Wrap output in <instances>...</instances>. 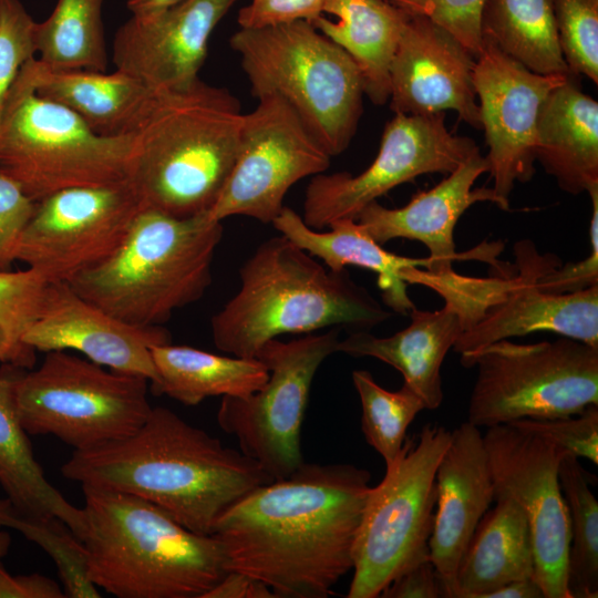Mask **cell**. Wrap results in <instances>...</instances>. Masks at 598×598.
Masks as SVG:
<instances>
[{
    "mask_svg": "<svg viewBox=\"0 0 598 598\" xmlns=\"http://www.w3.org/2000/svg\"><path fill=\"white\" fill-rule=\"evenodd\" d=\"M481 31L532 72L575 75L561 53L553 0H485Z\"/></svg>",
    "mask_w": 598,
    "mask_h": 598,
    "instance_id": "obj_32",
    "label": "cell"
},
{
    "mask_svg": "<svg viewBox=\"0 0 598 598\" xmlns=\"http://www.w3.org/2000/svg\"><path fill=\"white\" fill-rule=\"evenodd\" d=\"M409 14L429 18L454 35L474 56L481 50L485 0H390Z\"/></svg>",
    "mask_w": 598,
    "mask_h": 598,
    "instance_id": "obj_41",
    "label": "cell"
},
{
    "mask_svg": "<svg viewBox=\"0 0 598 598\" xmlns=\"http://www.w3.org/2000/svg\"><path fill=\"white\" fill-rule=\"evenodd\" d=\"M61 472L82 486L146 499L199 535H213L226 509L274 481L240 450L164 406L124 439L74 451Z\"/></svg>",
    "mask_w": 598,
    "mask_h": 598,
    "instance_id": "obj_2",
    "label": "cell"
},
{
    "mask_svg": "<svg viewBox=\"0 0 598 598\" xmlns=\"http://www.w3.org/2000/svg\"><path fill=\"white\" fill-rule=\"evenodd\" d=\"M411 323L389 337L369 331H352L339 340L337 352L351 357L375 358L403 375V384L416 393L425 409L435 410L443 401L441 367L465 324L461 313L448 302L435 311H410Z\"/></svg>",
    "mask_w": 598,
    "mask_h": 598,
    "instance_id": "obj_24",
    "label": "cell"
},
{
    "mask_svg": "<svg viewBox=\"0 0 598 598\" xmlns=\"http://www.w3.org/2000/svg\"><path fill=\"white\" fill-rule=\"evenodd\" d=\"M352 382L361 403V430L365 441L382 456L385 466H390L403 452L409 425L425 405L406 385L398 391L385 390L367 370H354Z\"/></svg>",
    "mask_w": 598,
    "mask_h": 598,
    "instance_id": "obj_35",
    "label": "cell"
},
{
    "mask_svg": "<svg viewBox=\"0 0 598 598\" xmlns=\"http://www.w3.org/2000/svg\"><path fill=\"white\" fill-rule=\"evenodd\" d=\"M483 440L494 498L513 499L528 520L534 578L545 598H570L567 587L570 517L558 477L565 452L540 435L513 424L488 427Z\"/></svg>",
    "mask_w": 598,
    "mask_h": 598,
    "instance_id": "obj_16",
    "label": "cell"
},
{
    "mask_svg": "<svg viewBox=\"0 0 598 598\" xmlns=\"http://www.w3.org/2000/svg\"><path fill=\"white\" fill-rule=\"evenodd\" d=\"M382 598H446L444 586L430 557L414 564L390 585Z\"/></svg>",
    "mask_w": 598,
    "mask_h": 598,
    "instance_id": "obj_45",
    "label": "cell"
},
{
    "mask_svg": "<svg viewBox=\"0 0 598 598\" xmlns=\"http://www.w3.org/2000/svg\"><path fill=\"white\" fill-rule=\"evenodd\" d=\"M436 507L429 542L430 559L455 598L456 573L465 548L494 502L488 457L480 427L464 422L451 432L436 468Z\"/></svg>",
    "mask_w": 598,
    "mask_h": 598,
    "instance_id": "obj_23",
    "label": "cell"
},
{
    "mask_svg": "<svg viewBox=\"0 0 598 598\" xmlns=\"http://www.w3.org/2000/svg\"><path fill=\"white\" fill-rule=\"evenodd\" d=\"M35 48L50 69L105 72L103 0H58L49 18L35 23Z\"/></svg>",
    "mask_w": 598,
    "mask_h": 598,
    "instance_id": "obj_33",
    "label": "cell"
},
{
    "mask_svg": "<svg viewBox=\"0 0 598 598\" xmlns=\"http://www.w3.org/2000/svg\"><path fill=\"white\" fill-rule=\"evenodd\" d=\"M460 357L463 367L477 368L467 408L476 427L567 417L598 405V347L582 341L504 339Z\"/></svg>",
    "mask_w": 598,
    "mask_h": 598,
    "instance_id": "obj_9",
    "label": "cell"
},
{
    "mask_svg": "<svg viewBox=\"0 0 598 598\" xmlns=\"http://www.w3.org/2000/svg\"><path fill=\"white\" fill-rule=\"evenodd\" d=\"M563 56L570 72L598 83V0H553Z\"/></svg>",
    "mask_w": 598,
    "mask_h": 598,
    "instance_id": "obj_38",
    "label": "cell"
},
{
    "mask_svg": "<svg viewBox=\"0 0 598 598\" xmlns=\"http://www.w3.org/2000/svg\"><path fill=\"white\" fill-rule=\"evenodd\" d=\"M330 158L289 104L276 95L262 96L244 113L234 166L207 215L216 221L240 215L272 223L288 190L324 173Z\"/></svg>",
    "mask_w": 598,
    "mask_h": 598,
    "instance_id": "obj_14",
    "label": "cell"
},
{
    "mask_svg": "<svg viewBox=\"0 0 598 598\" xmlns=\"http://www.w3.org/2000/svg\"><path fill=\"white\" fill-rule=\"evenodd\" d=\"M251 94L281 97L332 157L352 141L362 114L361 73L311 22L239 28L229 39Z\"/></svg>",
    "mask_w": 598,
    "mask_h": 598,
    "instance_id": "obj_7",
    "label": "cell"
},
{
    "mask_svg": "<svg viewBox=\"0 0 598 598\" xmlns=\"http://www.w3.org/2000/svg\"><path fill=\"white\" fill-rule=\"evenodd\" d=\"M569 75L545 99L536 127V161L566 193L598 186V103Z\"/></svg>",
    "mask_w": 598,
    "mask_h": 598,
    "instance_id": "obj_25",
    "label": "cell"
},
{
    "mask_svg": "<svg viewBox=\"0 0 598 598\" xmlns=\"http://www.w3.org/2000/svg\"><path fill=\"white\" fill-rule=\"evenodd\" d=\"M183 0H127L126 7L133 17H150L157 14Z\"/></svg>",
    "mask_w": 598,
    "mask_h": 598,
    "instance_id": "obj_49",
    "label": "cell"
},
{
    "mask_svg": "<svg viewBox=\"0 0 598 598\" xmlns=\"http://www.w3.org/2000/svg\"><path fill=\"white\" fill-rule=\"evenodd\" d=\"M587 194L591 200L590 254L579 261L555 266L540 276L537 283L547 292L570 293L598 285V186Z\"/></svg>",
    "mask_w": 598,
    "mask_h": 598,
    "instance_id": "obj_43",
    "label": "cell"
},
{
    "mask_svg": "<svg viewBox=\"0 0 598 598\" xmlns=\"http://www.w3.org/2000/svg\"><path fill=\"white\" fill-rule=\"evenodd\" d=\"M243 118L227 89L199 78L154 91L133 134L127 177L143 206L175 217L207 213L234 166Z\"/></svg>",
    "mask_w": 598,
    "mask_h": 598,
    "instance_id": "obj_4",
    "label": "cell"
},
{
    "mask_svg": "<svg viewBox=\"0 0 598 598\" xmlns=\"http://www.w3.org/2000/svg\"><path fill=\"white\" fill-rule=\"evenodd\" d=\"M482 39L475 56L474 85L488 147L485 158L492 188L502 209L508 210L515 184L529 182L536 172L540 107L548 94L569 75L532 72L491 40Z\"/></svg>",
    "mask_w": 598,
    "mask_h": 598,
    "instance_id": "obj_17",
    "label": "cell"
},
{
    "mask_svg": "<svg viewBox=\"0 0 598 598\" xmlns=\"http://www.w3.org/2000/svg\"><path fill=\"white\" fill-rule=\"evenodd\" d=\"M16 373H0V485L13 509L28 517H58L81 539L84 512L45 477L34 457L14 399Z\"/></svg>",
    "mask_w": 598,
    "mask_h": 598,
    "instance_id": "obj_30",
    "label": "cell"
},
{
    "mask_svg": "<svg viewBox=\"0 0 598 598\" xmlns=\"http://www.w3.org/2000/svg\"><path fill=\"white\" fill-rule=\"evenodd\" d=\"M44 353L73 350L116 372L138 375L152 384L158 375L151 348L169 343L163 327H138L120 320L75 292L68 282H50L42 310L23 337Z\"/></svg>",
    "mask_w": 598,
    "mask_h": 598,
    "instance_id": "obj_20",
    "label": "cell"
},
{
    "mask_svg": "<svg viewBox=\"0 0 598 598\" xmlns=\"http://www.w3.org/2000/svg\"><path fill=\"white\" fill-rule=\"evenodd\" d=\"M6 528L20 532L40 546L54 561L65 597L99 598L101 592L89 576L83 542L58 517H28L16 512L8 498L0 512Z\"/></svg>",
    "mask_w": 598,
    "mask_h": 598,
    "instance_id": "obj_36",
    "label": "cell"
},
{
    "mask_svg": "<svg viewBox=\"0 0 598 598\" xmlns=\"http://www.w3.org/2000/svg\"><path fill=\"white\" fill-rule=\"evenodd\" d=\"M157 371L153 393L186 405L212 396L245 398L259 390L269 371L257 358L227 357L169 343L151 348Z\"/></svg>",
    "mask_w": 598,
    "mask_h": 598,
    "instance_id": "obj_31",
    "label": "cell"
},
{
    "mask_svg": "<svg viewBox=\"0 0 598 598\" xmlns=\"http://www.w3.org/2000/svg\"><path fill=\"white\" fill-rule=\"evenodd\" d=\"M516 269L497 297L464 329L453 346L460 355L493 342L549 331L598 347V285L570 293H551L537 280L560 265L553 254H538L529 240L515 245Z\"/></svg>",
    "mask_w": 598,
    "mask_h": 598,
    "instance_id": "obj_18",
    "label": "cell"
},
{
    "mask_svg": "<svg viewBox=\"0 0 598 598\" xmlns=\"http://www.w3.org/2000/svg\"><path fill=\"white\" fill-rule=\"evenodd\" d=\"M239 276V290L210 320L216 348L235 357L256 358L282 334L370 331L392 316L347 269H329L281 234L261 243Z\"/></svg>",
    "mask_w": 598,
    "mask_h": 598,
    "instance_id": "obj_3",
    "label": "cell"
},
{
    "mask_svg": "<svg viewBox=\"0 0 598 598\" xmlns=\"http://www.w3.org/2000/svg\"><path fill=\"white\" fill-rule=\"evenodd\" d=\"M237 0H183L150 17H131L116 31L113 63L148 87L182 89L199 76L216 25Z\"/></svg>",
    "mask_w": 598,
    "mask_h": 598,
    "instance_id": "obj_21",
    "label": "cell"
},
{
    "mask_svg": "<svg viewBox=\"0 0 598 598\" xmlns=\"http://www.w3.org/2000/svg\"><path fill=\"white\" fill-rule=\"evenodd\" d=\"M477 150L472 138L446 127L445 112L398 113L386 123L379 152L363 172L312 176L306 188L301 217L317 230L339 219H357L367 205L394 187L425 174H450Z\"/></svg>",
    "mask_w": 598,
    "mask_h": 598,
    "instance_id": "obj_13",
    "label": "cell"
},
{
    "mask_svg": "<svg viewBox=\"0 0 598 598\" xmlns=\"http://www.w3.org/2000/svg\"><path fill=\"white\" fill-rule=\"evenodd\" d=\"M408 13L390 0H328L311 23L357 64L364 95L377 105L390 97V70Z\"/></svg>",
    "mask_w": 598,
    "mask_h": 598,
    "instance_id": "obj_28",
    "label": "cell"
},
{
    "mask_svg": "<svg viewBox=\"0 0 598 598\" xmlns=\"http://www.w3.org/2000/svg\"><path fill=\"white\" fill-rule=\"evenodd\" d=\"M49 283L32 268L0 271V350L4 363L18 369L33 365L35 351L23 337L42 310Z\"/></svg>",
    "mask_w": 598,
    "mask_h": 598,
    "instance_id": "obj_37",
    "label": "cell"
},
{
    "mask_svg": "<svg viewBox=\"0 0 598 598\" xmlns=\"http://www.w3.org/2000/svg\"><path fill=\"white\" fill-rule=\"evenodd\" d=\"M339 333L340 327H332L287 342L268 341L256 355L268 368L266 383L248 396L221 399L220 429L274 481L305 462L300 436L311 384L321 363L337 352Z\"/></svg>",
    "mask_w": 598,
    "mask_h": 598,
    "instance_id": "obj_12",
    "label": "cell"
},
{
    "mask_svg": "<svg viewBox=\"0 0 598 598\" xmlns=\"http://www.w3.org/2000/svg\"><path fill=\"white\" fill-rule=\"evenodd\" d=\"M84 494L89 576L117 598H204L228 571L215 535L196 534L138 496Z\"/></svg>",
    "mask_w": 598,
    "mask_h": 598,
    "instance_id": "obj_5",
    "label": "cell"
},
{
    "mask_svg": "<svg viewBox=\"0 0 598 598\" xmlns=\"http://www.w3.org/2000/svg\"><path fill=\"white\" fill-rule=\"evenodd\" d=\"M35 204L16 181L0 169V271H9L17 260L18 245Z\"/></svg>",
    "mask_w": 598,
    "mask_h": 598,
    "instance_id": "obj_42",
    "label": "cell"
},
{
    "mask_svg": "<svg viewBox=\"0 0 598 598\" xmlns=\"http://www.w3.org/2000/svg\"><path fill=\"white\" fill-rule=\"evenodd\" d=\"M0 362H3V363H4V357H3V353H2L1 350H0Z\"/></svg>",
    "mask_w": 598,
    "mask_h": 598,
    "instance_id": "obj_51",
    "label": "cell"
},
{
    "mask_svg": "<svg viewBox=\"0 0 598 598\" xmlns=\"http://www.w3.org/2000/svg\"><path fill=\"white\" fill-rule=\"evenodd\" d=\"M4 499L6 498L0 499V512L4 504ZM2 528H3V525L0 519V559L8 553L10 544H11V537L9 533L4 532Z\"/></svg>",
    "mask_w": 598,
    "mask_h": 598,
    "instance_id": "obj_50",
    "label": "cell"
},
{
    "mask_svg": "<svg viewBox=\"0 0 598 598\" xmlns=\"http://www.w3.org/2000/svg\"><path fill=\"white\" fill-rule=\"evenodd\" d=\"M558 477L570 517L568 591L570 598H597L598 502L589 487L590 476L578 457L565 452Z\"/></svg>",
    "mask_w": 598,
    "mask_h": 598,
    "instance_id": "obj_34",
    "label": "cell"
},
{
    "mask_svg": "<svg viewBox=\"0 0 598 598\" xmlns=\"http://www.w3.org/2000/svg\"><path fill=\"white\" fill-rule=\"evenodd\" d=\"M370 481L352 464L303 462L256 487L215 524L228 570L261 580L276 597H328L353 567Z\"/></svg>",
    "mask_w": 598,
    "mask_h": 598,
    "instance_id": "obj_1",
    "label": "cell"
},
{
    "mask_svg": "<svg viewBox=\"0 0 598 598\" xmlns=\"http://www.w3.org/2000/svg\"><path fill=\"white\" fill-rule=\"evenodd\" d=\"M271 224L331 270L357 266L374 272L383 301L394 312L409 315L415 307L408 285L414 269L429 268L427 257L410 258L385 250L357 219L336 220L328 226L329 230L321 231L307 226L300 215L283 206Z\"/></svg>",
    "mask_w": 598,
    "mask_h": 598,
    "instance_id": "obj_26",
    "label": "cell"
},
{
    "mask_svg": "<svg viewBox=\"0 0 598 598\" xmlns=\"http://www.w3.org/2000/svg\"><path fill=\"white\" fill-rule=\"evenodd\" d=\"M475 56L426 17L409 14L390 70V107L395 114L455 111L482 130L474 85Z\"/></svg>",
    "mask_w": 598,
    "mask_h": 598,
    "instance_id": "obj_19",
    "label": "cell"
},
{
    "mask_svg": "<svg viewBox=\"0 0 598 598\" xmlns=\"http://www.w3.org/2000/svg\"><path fill=\"white\" fill-rule=\"evenodd\" d=\"M35 23L20 0H0V116L18 73L37 54Z\"/></svg>",
    "mask_w": 598,
    "mask_h": 598,
    "instance_id": "obj_39",
    "label": "cell"
},
{
    "mask_svg": "<svg viewBox=\"0 0 598 598\" xmlns=\"http://www.w3.org/2000/svg\"><path fill=\"white\" fill-rule=\"evenodd\" d=\"M485 598H545L534 577L513 580L486 595Z\"/></svg>",
    "mask_w": 598,
    "mask_h": 598,
    "instance_id": "obj_48",
    "label": "cell"
},
{
    "mask_svg": "<svg viewBox=\"0 0 598 598\" xmlns=\"http://www.w3.org/2000/svg\"><path fill=\"white\" fill-rule=\"evenodd\" d=\"M494 502L462 556L455 598H485L507 582L535 576L533 538L523 509L508 497Z\"/></svg>",
    "mask_w": 598,
    "mask_h": 598,
    "instance_id": "obj_29",
    "label": "cell"
},
{
    "mask_svg": "<svg viewBox=\"0 0 598 598\" xmlns=\"http://www.w3.org/2000/svg\"><path fill=\"white\" fill-rule=\"evenodd\" d=\"M64 591L51 578L39 574L10 575L0 565V598H64Z\"/></svg>",
    "mask_w": 598,
    "mask_h": 598,
    "instance_id": "obj_46",
    "label": "cell"
},
{
    "mask_svg": "<svg viewBox=\"0 0 598 598\" xmlns=\"http://www.w3.org/2000/svg\"><path fill=\"white\" fill-rule=\"evenodd\" d=\"M328 0H250L238 11L239 28H259L305 20L324 14Z\"/></svg>",
    "mask_w": 598,
    "mask_h": 598,
    "instance_id": "obj_44",
    "label": "cell"
},
{
    "mask_svg": "<svg viewBox=\"0 0 598 598\" xmlns=\"http://www.w3.org/2000/svg\"><path fill=\"white\" fill-rule=\"evenodd\" d=\"M148 380L105 369L89 359L54 350L41 365L14 379L22 426L53 435L74 451L94 448L133 434L153 406Z\"/></svg>",
    "mask_w": 598,
    "mask_h": 598,
    "instance_id": "obj_10",
    "label": "cell"
},
{
    "mask_svg": "<svg viewBox=\"0 0 598 598\" xmlns=\"http://www.w3.org/2000/svg\"><path fill=\"white\" fill-rule=\"evenodd\" d=\"M533 432L566 453L598 464V405H589L581 413L560 419H523L512 423Z\"/></svg>",
    "mask_w": 598,
    "mask_h": 598,
    "instance_id": "obj_40",
    "label": "cell"
},
{
    "mask_svg": "<svg viewBox=\"0 0 598 598\" xmlns=\"http://www.w3.org/2000/svg\"><path fill=\"white\" fill-rule=\"evenodd\" d=\"M133 134L94 133L68 107L40 96L28 61L0 116V169L34 202L63 188L127 179Z\"/></svg>",
    "mask_w": 598,
    "mask_h": 598,
    "instance_id": "obj_8",
    "label": "cell"
},
{
    "mask_svg": "<svg viewBox=\"0 0 598 598\" xmlns=\"http://www.w3.org/2000/svg\"><path fill=\"white\" fill-rule=\"evenodd\" d=\"M484 173H488V164L477 150L437 185L413 195L405 206L386 208L375 200L360 212L357 220L382 246L398 238L422 243L430 252L426 270L436 277L447 276L454 271L453 261L463 257L454 243L461 216L483 202L502 209L492 187H473Z\"/></svg>",
    "mask_w": 598,
    "mask_h": 598,
    "instance_id": "obj_22",
    "label": "cell"
},
{
    "mask_svg": "<svg viewBox=\"0 0 598 598\" xmlns=\"http://www.w3.org/2000/svg\"><path fill=\"white\" fill-rule=\"evenodd\" d=\"M261 580L247 574L228 570L204 598H275Z\"/></svg>",
    "mask_w": 598,
    "mask_h": 598,
    "instance_id": "obj_47",
    "label": "cell"
},
{
    "mask_svg": "<svg viewBox=\"0 0 598 598\" xmlns=\"http://www.w3.org/2000/svg\"><path fill=\"white\" fill-rule=\"evenodd\" d=\"M221 238V221L207 213L175 217L142 206L118 247L68 283L120 320L162 327L204 296Z\"/></svg>",
    "mask_w": 598,
    "mask_h": 598,
    "instance_id": "obj_6",
    "label": "cell"
},
{
    "mask_svg": "<svg viewBox=\"0 0 598 598\" xmlns=\"http://www.w3.org/2000/svg\"><path fill=\"white\" fill-rule=\"evenodd\" d=\"M28 65L40 96L68 107L101 136L134 134L155 91L117 70H53L35 56Z\"/></svg>",
    "mask_w": 598,
    "mask_h": 598,
    "instance_id": "obj_27",
    "label": "cell"
},
{
    "mask_svg": "<svg viewBox=\"0 0 598 598\" xmlns=\"http://www.w3.org/2000/svg\"><path fill=\"white\" fill-rule=\"evenodd\" d=\"M450 439L444 426L425 424L370 488L353 546L348 598L380 597L399 575L430 557L436 468Z\"/></svg>",
    "mask_w": 598,
    "mask_h": 598,
    "instance_id": "obj_11",
    "label": "cell"
},
{
    "mask_svg": "<svg viewBox=\"0 0 598 598\" xmlns=\"http://www.w3.org/2000/svg\"><path fill=\"white\" fill-rule=\"evenodd\" d=\"M142 206L128 179L54 192L37 202L16 259L68 282L118 247Z\"/></svg>",
    "mask_w": 598,
    "mask_h": 598,
    "instance_id": "obj_15",
    "label": "cell"
}]
</instances>
